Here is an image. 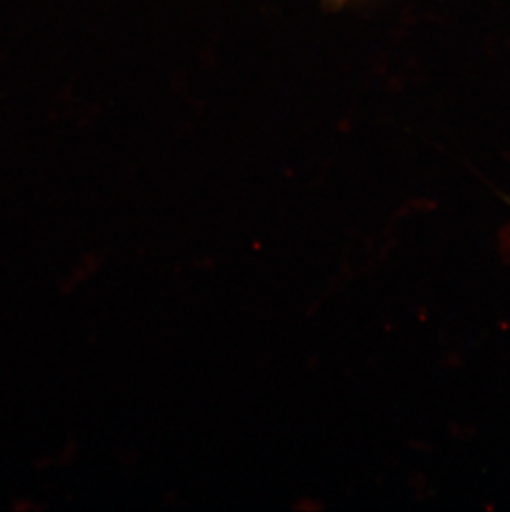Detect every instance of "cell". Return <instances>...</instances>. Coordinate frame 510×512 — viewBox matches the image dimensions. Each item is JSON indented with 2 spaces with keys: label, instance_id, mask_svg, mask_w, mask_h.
Listing matches in <instances>:
<instances>
[]
</instances>
